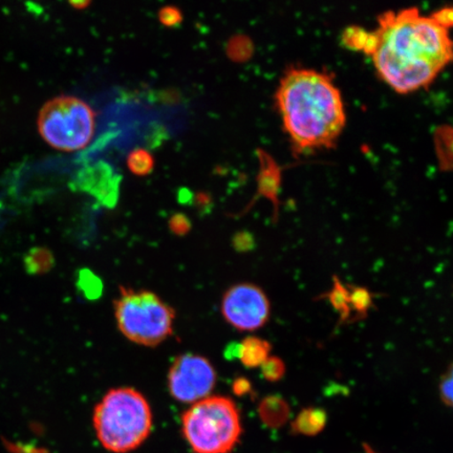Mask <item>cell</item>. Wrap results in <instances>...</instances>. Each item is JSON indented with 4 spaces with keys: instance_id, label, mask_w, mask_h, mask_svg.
<instances>
[{
    "instance_id": "cell-23",
    "label": "cell",
    "mask_w": 453,
    "mask_h": 453,
    "mask_svg": "<svg viewBox=\"0 0 453 453\" xmlns=\"http://www.w3.org/2000/svg\"><path fill=\"white\" fill-rule=\"evenodd\" d=\"M70 4L72 5V7L73 9L84 10V9H87L90 3L89 2H71Z\"/></svg>"
},
{
    "instance_id": "cell-15",
    "label": "cell",
    "mask_w": 453,
    "mask_h": 453,
    "mask_svg": "<svg viewBox=\"0 0 453 453\" xmlns=\"http://www.w3.org/2000/svg\"><path fill=\"white\" fill-rule=\"evenodd\" d=\"M127 164L130 173L138 177H146L154 172L155 158L149 150L135 149L128 155Z\"/></svg>"
},
{
    "instance_id": "cell-10",
    "label": "cell",
    "mask_w": 453,
    "mask_h": 453,
    "mask_svg": "<svg viewBox=\"0 0 453 453\" xmlns=\"http://www.w3.org/2000/svg\"><path fill=\"white\" fill-rule=\"evenodd\" d=\"M327 413L319 407H308L300 411L292 423V432L305 437H314L325 429Z\"/></svg>"
},
{
    "instance_id": "cell-12",
    "label": "cell",
    "mask_w": 453,
    "mask_h": 453,
    "mask_svg": "<svg viewBox=\"0 0 453 453\" xmlns=\"http://www.w3.org/2000/svg\"><path fill=\"white\" fill-rule=\"evenodd\" d=\"M259 416L270 427H280L290 417V407L280 395L265 396L258 407Z\"/></svg>"
},
{
    "instance_id": "cell-2",
    "label": "cell",
    "mask_w": 453,
    "mask_h": 453,
    "mask_svg": "<svg viewBox=\"0 0 453 453\" xmlns=\"http://www.w3.org/2000/svg\"><path fill=\"white\" fill-rule=\"evenodd\" d=\"M283 127L300 150L327 149L345 126L342 93L327 73L293 67L280 79L276 92Z\"/></svg>"
},
{
    "instance_id": "cell-11",
    "label": "cell",
    "mask_w": 453,
    "mask_h": 453,
    "mask_svg": "<svg viewBox=\"0 0 453 453\" xmlns=\"http://www.w3.org/2000/svg\"><path fill=\"white\" fill-rule=\"evenodd\" d=\"M271 349L267 340L247 337L240 343L239 359L248 368L259 367L269 358Z\"/></svg>"
},
{
    "instance_id": "cell-9",
    "label": "cell",
    "mask_w": 453,
    "mask_h": 453,
    "mask_svg": "<svg viewBox=\"0 0 453 453\" xmlns=\"http://www.w3.org/2000/svg\"><path fill=\"white\" fill-rule=\"evenodd\" d=\"M121 177L106 162L95 163L79 172L75 187L85 194L93 196L106 207H115L120 190Z\"/></svg>"
},
{
    "instance_id": "cell-4",
    "label": "cell",
    "mask_w": 453,
    "mask_h": 453,
    "mask_svg": "<svg viewBox=\"0 0 453 453\" xmlns=\"http://www.w3.org/2000/svg\"><path fill=\"white\" fill-rule=\"evenodd\" d=\"M182 430L195 453H229L242 433L240 411L230 398L209 395L184 412Z\"/></svg>"
},
{
    "instance_id": "cell-14",
    "label": "cell",
    "mask_w": 453,
    "mask_h": 453,
    "mask_svg": "<svg viewBox=\"0 0 453 453\" xmlns=\"http://www.w3.org/2000/svg\"><path fill=\"white\" fill-rule=\"evenodd\" d=\"M352 322L365 319L372 307L373 294L364 287L349 286Z\"/></svg>"
},
{
    "instance_id": "cell-18",
    "label": "cell",
    "mask_w": 453,
    "mask_h": 453,
    "mask_svg": "<svg viewBox=\"0 0 453 453\" xmlns=\"http://www.w3.org/2000/svg\"><path fill=\"white\" fill-rule=\"evenodd\" d=\"M158 20L166 27H178L182 25L183 13L177 7L173 5H166L158 11Z\"/></svg>"
},
{
    "instance_id": "cell-13",
    "label": "cell",
    "mask_w": 453,
    "mask_h": 453,
    "mask_svg": "<svg viewBox=\"0 0 453 453\" xmlns=\"http://www.w3.org/2000/svg\"><path fill=\"white\" fill-rule=\"evenodd\" d=\"M326 298L339 314L340 324L352 322L349 288V286H344L338 277H334V285L332 290L326 294Z\"/></svg>"
},
{
    "instance_id": "cell-22",
    "label": "cell",
    "mask_w": 453,
    "mask_h": 453,
    "mask_svg": "<svg viewBox=\"0 0 453 453\" xmlns=\"http://www.w3.org/2000/svg\"><path fill=\"white\" fill-rule=\"evenodd\" d=\"M435 20L441 26L449 28L452 25V10L451 8H443L439 11H435L433 14Z\"/></svg>"
},
{
    "instance_id": "cell-17",
    "label": "cell",
    "mask_w": 453,
    "mask_h": 453,
    "mask_svg": "<svg viewBox=\"0 0 453 453\" xmlns=\"http://www.w3.org/2000/svg\"><path fill=\"white\" fill-rule=\"evenodd\" d=\"M260 367L263 377L269 382H279L286 375V365L280 357L270 356Z\"/></svg>"
},
{
    "instance_id": "cell-6",
    "label": "cell",
    "mask_w": 453,
    "mask_h": 453,
    "mask_svg": "<svg viewBox=\"0 0 453 453\" xmlns=\"http://www.w3.org/2000/svg\"><path fill=\"white\" fill-rule=\"evenodd\" d=\"M37 126L42 139L53 149L78 151L84 150L94 137L96 113L84 100L62 95L42 106Z\"/></svg>"
},
{
    "instance_id": "cell-19",
    "label": "cell",
    "mask_w": 453,
    "mask_h": 453,
    "mask_svg": "<svg viewBox=\"0 0 453 453\" xmlns=\"http://www.w3.org/2000/svg\"><path fill=\"white\" fill-rule=\"evenodd\" d=\"M453 376H452V366L450 365L449 371L444 373L440 381V398L446 406L452 405V388H453Z\"/></svg>"
},
{
    "instance_id": "cell-1",
    "label": "cell",
    "mask_w": 453,
    "mask_h": 453,
    "mask_svg": "<svg viewBox=\"0 0 453 453\" xmlns=\"http://www.w3.org/2000/svg\"><path fill=\"white\" fill-rule=\"evenodd\" d=\"M367 32L364 50L395 92H413L433 82L452 58L449 28L417 8L388 11Z\"/></svg>"
},
{
    "instance_id": "cell-16",
    "label": "cell",
    "mask_w": 453,
    "mask_h": 453,
    "mask_svg": "<svg viewBox=\"0 0 453 453\" xmlns=\"http://www.w3.org/2000/svg\"><path fill=\"white\" fill-rule=\"evenodd\" d=\"M52 262V254L45 249L37 248L27 255L26 268L34 274L42 273V272L50 269Z\"/></svg>"
},
{
    "instance_id": "cell-20",
    "label": "cell",
    "mask_w": 453,
    "mask_h": 453,
    "mask_svg": "<svg viewBox=\"0 0 453 453\" xmlns=\"http://www.w3.org/2000/svg\"><path fill=\"white\" fill-rule=\"evenodd\" d=\"M170 230L177 235H185L191 228L190 220L182 213L174 214L169 220Z\"/></svg>"
},
{
    "instance_id": "cell-7",
    "label": "cell",
    "mask_w": 453,
    "mask_h": 453,
    "mask_svg": "<svg viewBox=\"0 0 453 453\" xmlns=\"http://www.w3.org/2000/svg\"><path fill=\"white\" fill-rule=\"evenodd\" d=\"M217 383V372L205 357L186 354L174 360L168 373L169 393L182 403L207 398Z\"/></svg>"
},
{
    "instance_id": "cell-21",
    "label": "cell",
    "mask_w": 453,
    "mask_h": 453,
    "mask_svg": "<svg viewBox=\"0 0 453 453\" xmlns=\"http://www.w3.org/2000/svg\"><path fill=\"white\" fill-rule=\"evenodd\" d=\"M232 389H234V393L239 396H245L253 394L252 383L243 377L236 379Z\"/></svg>"
},
{
    "instance_id": "cell-8",
    "label": "cell",
    "mask_w": 453,
    "mask_h": 453,
    "mask_svg": "<svg viewBox=\"0 0 453 453\" xmlns=\"http://www.w3.org/2000/svg\"><path fill=\"white\" fill-rule=\"evenodd\" d=\"M222 314L231 326L242 332L262 328L270 319V300L262 288L253 283L231 287L222 300Z\"/></svg>"
},
{
    "instance_id": "cell-5",
    "label": "cell",
    "mask_w": 453,
    "mask_h": 453,
    "mask_svg": "<svg viewBox=\"0 0 453 453\" xmlns=\"http://www.w3.org/2000/svg\"><path fill=\"white\" fill-rule=\"evenodd\" d=\"M115 316L123 335L143 347H157L173 331V309L150 291L121 288Z\"/></svg>"
},
{
    "instance_id": "cell-3",
    "label": "cell",
    "mask_w": 453,
    "mask_h": 453,
    "mask_svg": "<svg viewBox=\"0 0 453 453\" xmlns=\"http://www.w3.org/2000/svg\"><path fill=\"white\" fill-rule=\"evenodd\" d=\"M152 411L145 396L132 388L111 389L94 411V428L102 446L112 453L134 451L149 439Z\"/></svg>"
}]
</instances>
